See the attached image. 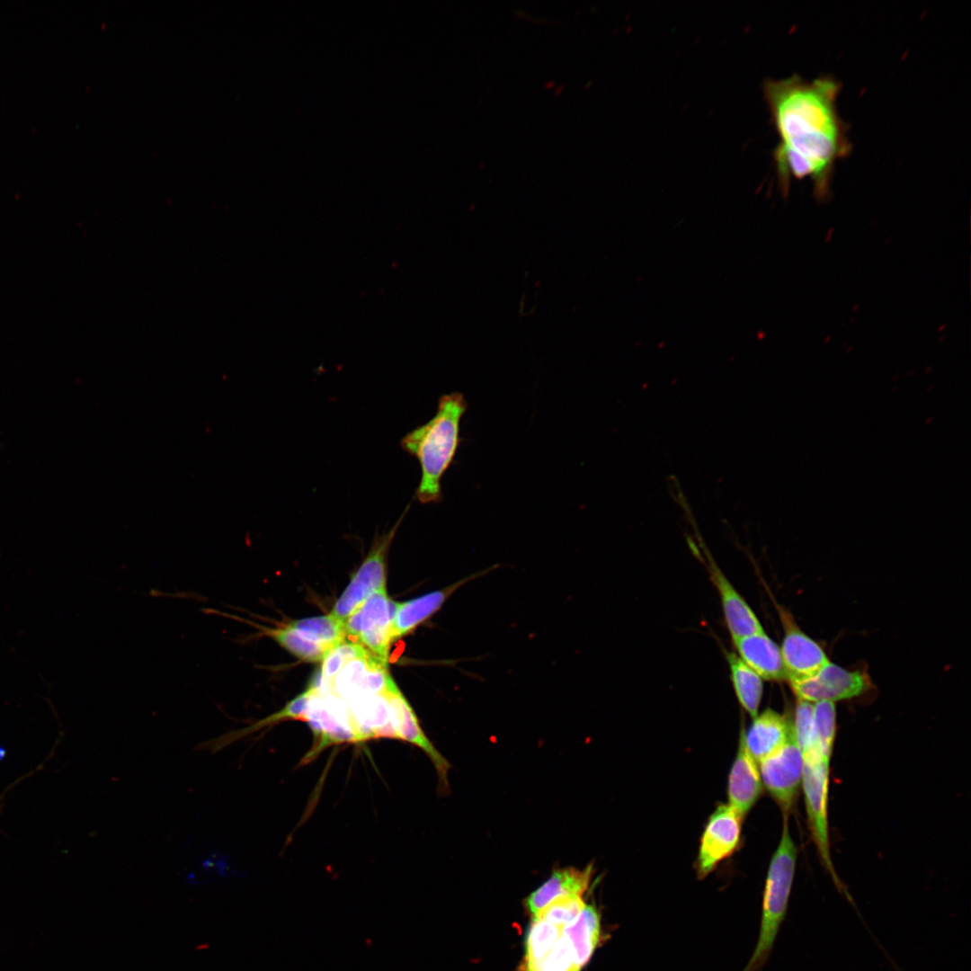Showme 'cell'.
<instances>
[{"mask_svg": "<svg viewBox=\"0 0 971 971\" xmlns=\"http://www.w3.org/2000/svg\"><path fill=\"white\" fill-rule=\"evenodd\" d=\"M841 83L830 76L813 80L798 75L763 82L771 123L779 138L773 151L779 185L788 194L791 178H810L822 201L838 161L851 151L848 126L837 109Z\"/></svg>", "mask_w": 971, "mask_h": 971, "instance_id": "1", "label": "cell"}, {"mask_svg": "<svg viewBox=\"0 0 971 971\" xmlns=\"http://www.w3.org/2000/svg\"><path fill=\"white\" fill-rule=\"evenodd\" d=\"M467 410L468 402L461 393L443 395L436 414L400 441L402 450L419 462L421 479L415 497L422 504L440 503L443 499L441 479L460 445V422Z\"/></svg>", "mask_w": 971, "mask_h": 971, "instance_id": "2", "label": "cell"}, {"mask_svg": "<svg viewBox=\"0 0 971 971\" xmlns=\"http://www.w3.org/2000/svg\"><path fill=\"white\" fill-rule=\"evenodd\" d=\"M788 815H784L781 837L767 872L757 944L743 971L762 970L771 956L780 925L787 914L797 852L788 830Z\"/></svg>", "mask_w": 971, "mask_h": 971, "instance_id": "3", "label": "cell"}, {"mask_svg": "<svg viewBox=\"0 0 971 971\" xmlns=\"http://www.w3.org/2000/svg\"><path fill=\"white\" fill-rule=\"evenodd\" d=\"M803 788L807 822L822 864L834 885L848 895L833 867L828 827L829 765L816 749L804 755Z\"/></svg>", "mask_w": 971, "mask_h": 971, "instance_id": "4", "label": "cell"}, {"mask_svg": "<svg viewBox=\"0 0 971 971\" xmlns=\"http://www.w3.org/2000/svg\"><path fill=\"white\" fill-rule=\"evenodd\" d=\"M398 602L391 601L386 586L371 594L344 621L346 635L359 638L370 654L388 664L392 640L390 626Z\"/></svg>", "mask_w": 971, "mask_h": 971, "instance_id": "5", "label": "cell"}, {"mask_svg": "<svg viewBox=\"0 0 971 971\" xmlns=\"http://www.w3.org/2000/svg\"><path fill=\"white\" fill-rule=\"evenodd\" d=\"M410 505L405 507L388 532L376 539L367 557L334 603L331 614L339 620L344 622L371 594L386 586V555Z\"/></svg>", "mask_w": 971, "mask_h": 971, "instance_id": "6", "label": "cell"}, {"mask_svg": "<svg viewBox=\"0 0 971 971\" xmlns=\"http://www.w3.org/2000/svg\"><path fill=\"white\" fill-rule=\"evenodd\" d=\"M804 762L791 731L789 739L779 750L759 762L762 785L783 815H788L801 787Z\"/></svg>", "mask_w": 971, "mask_h": 971, "instance_id": "7", "label": "cell"}, {"mask_svg": "<svg viewBox=\"0 0 971 971\" xmlns=\"http://www.w3.org/2000/svg\"><path fill=\"white\" fill-rule=\"evenodd\" d=\"M740 815L728 804H721L708 819L702 833L696 861L699 879L708 876L717 866L730 857L740 842Z\"/></svg>", "mask_w": 971, "mask_h": 971, "instance_id": "8", "label": "cell"}, {"mask_svg": "<svg viewBox=\"0 0 971 971\" xmlns=\"http://www.w3.org/2000/svg\"><path fill=\"white\" fill-rule=\"evenodd\" d=\"M789 685L797 699L834 702L862 695L869 689L870 680L862 671H848L829 662L814 676L789 681Z\"/></svg>", "mask_w": 971, "mask_h": 971, "instance_id": "9", "label": "cell"}, {"mask_svg": "<svg viewBox=\"0 0 971 971\" xmlns=\"http://www.w3.org/2000/svg\"><path fill=\"white\" fill-rule=\"evenodd\" d=\"M779 611L785 629L780 652L786 680L789 682L814 676L830 661L820 645L801 631L788 612Z\"/></svg>", "mask_w": 971, "mask_h": 971, "instance_id": "10", "label": "cell"}, {"mask_svg": "<svg viewBox=\"0 0 971 971\" xmlns=\"http://www.w3.org/2000/svg\"><path fill=\"white\" fill-rule=\"evenodd\" d=\"M385 695L389 705L390 724L396 739L411 743L426 753L437 771L440 789L446 791L449 788L448 772L450 768L449 762L426 736L414 709L400 690L397 689Z\"/></svg>", "mask_w": 971, "mask_h": 971, "instance_id": "11", "label": "cell"}, {"mask_svg": "<svg viewBox=\"0 0 971 971\" xmlns=\"http://www.w3.org/2000/svg\"><path fill=\"white\" fill-rule=\"evenodd\" d=\"M495 567H497V565L468 575L442 589L398 603L390 626L392 640L411 632L418 625L428 619L441 608L450 595L468 582L486 575Z\"/></svg>", "mask_w": 971, "mask_h": 971, "instance_id": "12", "label": "cell"}, {"mask_svg": "<svg viewBox=\"0 0 971 971\" xmlns=\"http://www.w3.org/2000/svg\"><path fill=\"white\" fill-rule=\"evenodd\" d=\"M708 571L721 602L724 618L732 639L763 631L757 616L714 561Z\"/></svg>", "mask_w": 971, "mask_h": 971, "instance_id": "13", "label": "cell"}, {"mask_svg": "<svg viewBox=\"0 0 971 971\" xmlns=\"http://www.w3.org/2000/svg\"><path fill=\"white\" fill-rule=\"evenodd\" d=\"M757 764L746 748L742 729L736 756L728 776L727 804L743 817L762 793V782Z\"/></svg>", "mask_w": 971, "mask_h": 971, "instance_id": "14", "label": "cell"}, {"mask_svg": "<svg viewBox=\"0 0 971 971\" xmlns=\"http://www.w3.org/2000/svg\"><path fill=\"white\" fill-rule=\"evenodd\" d=\"M746 748L759 763L779 750L791 735V723L788 718L767 708L758 714L745 731L743 728Z\"/></svg>", "mask_w": 971, "mask_h": 971, "instance_id": "15", "label": "cell"}, {"mask_svg": "<svg viewBox=\"0 0 971 971\" xmlns=\"http://www.w3.org/2000/svg\"><path fill=\"white\" fill-rule=\"evenodd\" d=\"M732 640L735 654L762 680L787 679L780 648L764 630Z\"/></svg>", "mask_w": 971, "mask_h": 971, "instance_id": "16", "label": "cell"}, {"mask_svg": "<svg viewBox=\"0 0 971 971\" xmlns=\"http://www.w3.org/2000/svg\"><path fill=\"white\" fill-rule=\"evenodd\" d=\"M593 875L592 865L583 869L566 867L556 869L549 877L525 900V905L533 916L551 901L566 895H583L588 890Z\"/></svg>", "mask_w": 971, "mask_h": 971, "instance_id": "17", "label": "cell"}, {"mask_svg": "<svg viewBox=\"0 0 971 971\" xmlns=\"http://www.w3.org/2000/svg\"><path fill=\"white\" fill-rule=\"evenodd\" d=\"M563 935L573 949L577 967L582 969L601 941V915L593 905L585 904L578 919L566 926Z\"/></svg>", "mask_w": 971, "mask_h": 971, "instance_id": "18", "label": "cell"}, {"mask_svg": "<svg viewBox=\"0 0 971 971\" xmlns=\"http://www.w3.org/2000/svg\"><path fill=\"white\" fill-rule=\"evenodd\" d=\"M726 659L737 700L744 710L754 718L759 714L762 697V679L735 653H727Z\"/></svg>", "mask_w": 971, "mask_h": 971, "instance_id": "19", "label": "cell"}, {"mask_svg": "<svg viewBox=\"0 0 971 971\" xmlns=\"http://www.w3.org/2000/svg\"><path fill=\"white\" fill-rule=\"evenodd\" d=\"M300 637L332 649L344 641V622L331 613L293 620L287 624Z\"/></svg>", "mask_w": 971, "mask_h": 971, "instance_id": "20", "label": "cell"}, {"mask_svg": "<svg viewBox=\"0 0 971 971\" xmlns=\"http://www.w3.org/2000/svg\"><path fill=\"white\" fill-rule=\"evenodd\" d=\"M264 632L292 655L307 662L323 661L331 650L325 646L300 637L288 625L277 628H267Z\"/></svg>", "mask_w": 971, "mask_h": 971, "instance_id": "21", "label": "cell"}, {"mask_svg": "<svg viewBox=\"0 0 971 971\" xmlns=\"http://www.w3.org/2000/svg\"><path fill=\"white\" fill-rule=\"evenodd\" d=\"M564 928L533 917L525 942L524 963L543 958L563 934Z\"/></svg>", "mask_w": 971, "mask_h": 971, "instance_id": "22", "label": "cell"}, {"mask_svg": "<svg viewBox=\"0 0 971 971\" xmlns=\"http://www.w3.org/2000/svg\"><path fill=\"white\" fill-rule=\"evenodd\" d=\"M814 704V735L815 749L830 762L836 732V709L834 702L818 701Z\"/></svg>", "mask_w": 971, "mask_h": 971, "instance_id": "23", "label": "cell"}, {"mask_svg": "<svg viewBox=\"0 0 971 971\" xmlns=\"http://www.w3.org/2000/svg\"><path fill=\"white\" fill-rule=\"evenodd\" d=\"M585 904L582 895H566L557 898L539 910L534 917L565 928L573 924L581 914Z\"/></svg>", "mask_w": 971, "mask_h": 971, "instance_id": "24", "label": "cell"}, {"mask_svg": "<svg viewBox=\"0 0 971 971\" xmlns=\"http://www.w3.org/2000/svg\"><path fill=\"white\" fill-rule=\"evenodd\" d=\"M523 971H581L573 949L562 934L551 950L541 959L523 963Z\"/></svg>", "mask_w": 971, "mask_h": 971, "instance_id": "25", "label": "cell"}, {"mask_svg": "<svg viewBox=\"0 0 971 971\" xmlns=\"http://www.w3.org/2000/svg\"><path fill=\"white\" fill-rule=\"evenodd\" d=\"M370 653L359 642L343 641L333 647L322 661L320 676L332 685V681L349 662L365 657Z\"/></svg>", "mask_w": 971, "mask_h": 971, "instance_id": "26", "label": "cell"}, {"mask_svg": "<svg viewBox=\"0 0 971 971\" xmlns=\"http://www.w3.org/2000/svg\"><path fill=\"white\" fill-rule=\"evenodd\" d=\"M791 723L795 741L806 755L815 749L814 735V704L797 699Z\"/></svg>", "mask_w": 971, "mask_h": 971, "instance_id": "27", "label": "cell"}]
</instances>
